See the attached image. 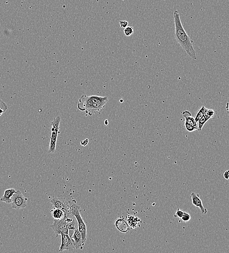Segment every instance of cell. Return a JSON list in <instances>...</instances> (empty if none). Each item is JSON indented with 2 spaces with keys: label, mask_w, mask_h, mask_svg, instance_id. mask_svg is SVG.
Instances as JSON below:
<instances>
[{
  "label": "cell",
  "mask_w": 229,
  "mask_h": 253,
  "mask_svg": "<svg viewBox=\"0 0 229 253\" xmlns=\"http://www.w3.org/2000/svg\"><path fill=\"white\" fill-rule=\"evenodd\" d=\"M223 177L226 180H228L229 178V170H227L224 172Z\"/></svg>",
  "instance_id": "obj_25"
},
{
  "label": "cell",
  "mask_w": 229,
  "mask_h": 253,
  "mask_svg": "<svg viewBox=\"0 0 229 253\" xmlns=\"http://www.w3.org/2000/svg\"><path fill=\"white\" fill-rule=\"evenodd\" d=\"M70 238H71L72 242L74 243L76 249H78L81 250L82 249L84 244L83 242L81 234L79 231L78 228L75 230L74 233L72 234V236L70 237Z\"/></svg>",
  "instance_id": "obj_12"
},
{
  "label": "cell",
  "mask_w": 229,
  "mask_h": 253,
  "mask_svg": "<svg viewBox=\"0 0 229 253\" xmlns=\"http://www.w3.org/2000/svg\"><path fill=\"white\" fill-rule=\"evenodd\" d=\"M214 113L215 112H214V111L213 109H209L205 108L204 116L209 120H210V119L213 118L214 115Z\"/></svg>",
  "instance_id": "obj_18"
},
{
  "label": "cell",
  "mask_w": 229,
  "mask_h": 253,
  "mask_svg": "<svg viewBox=\"0 0 229 253\" xmlns=\"http://www.w3.org/2000/svg\"><path fill=\"white\" fill-rule=\"evenodd\" d=\"M205 106H202L198 109V111L196 113L195 116H194V119H195V121L196 123L198 122V121L200 120V119L203 116L204 114V112H205Z\"/></svg>",
  "instance_id": "obj_17"
},
{
  "label": "cell",
  "mask_w": 229,
  "mask_h": 253,
  "mask_svg": "<svg viewBox=\"0 0 229 253\" xmlns=\"http://www.w3.org/2000/svg\"><path fill=\"white\" fill-rule=\"evenodd\" d=\"M184 212L182 210L180 209L179 208H178L177 209V211H176V212H175V214H174V218H177V217H178V218L181 219V217H182V216H183V215Z\"/></svg>",
  "instance_id": "obj_23"
},
{
  "label": "cell",
  "mask_w": 229,
  "mask_h": 253,
  "mask_svg": "<svg viewBox=\"0 0 229 253\" xmlns=\"http://www.w3.org/2000/svg\"><path fill=\"white\" fill-rule=\"evenodd\" d=\"M115 225L116 228L122 232H127L129 230V225L123 219H117L115 222Z\"/></svg>",
  "instance_id": "obj_14"
},
{
  "label": "cell",
  "mask_w": 229,
  "mask_h": 253,
  "mask_svg": "<svg viewBox=\"0 0 229 253\" xmlns=\"http://www.w3.org/2000/svg\"><path fill=\"white\" fill-rule=\"evenodd\" d=\"M51 227L56 234L57 237L61 234H69V229L65 221V216L60 220L54 219V222L51 225Z\"/></svg>",
  "instance_id": "obj_7"
},
{
  "label": "cell",
  "mask_w": 229,
  "mask_h": 253,
  "mask_svg": "<svg viewBox=\"0 0 229 253\" xmlns=\"http://www.w3.org/2000/svg\"><path fill=\"white\" fill-rule=\"evenodd\" d=\"M88 139H86V140H84L82 141L81 142V145L83 146H86V145H87L88 144Z\"/></svg>",
  "instance_id": "obj_26"
},
{
  "label": "cell",
  "mask_w": 229,
  "mask_h": 253,
  "mask_svg": "<svg viewBox=\"0 0 229 253\" xmlns=\"http://www.w3.org/2000/svg\"><path fill=\"white\" fill-rule=\"evenodd\" d=\"M61 244L60 247L59 252L64 250L72 251L76 249L72 239L69 234H61Z\"/></svg>",
  "instance_id": "obj_9"
},
{
  "label": "cell",
  "mask_w": 229,
  "mask_h": 253,
  "mask_svg": "<svg viewBox=\"0 0 229 253\" xmlns=\"http://www.w3.org/2000/svg\"><path fill=\"white\" fill-rule=\"evenodd\" d=\"M175 31L174 37L178 44L187 53L191 59L195 60L197 58L195 51L193 46V41L187 34L184 28L180 19V14L177 11L173 12Z\"/></svg>",
  "instance_id": "obj_1"
},
{
  "label": "cell",
  "mask_w": 229,
  "mask_h": 253,
  "mask_svg": "<svg viewBox=\"0 0 229 253\" xmlns=\"http://www.w3.org/2000/svg\"><path fill=\"white\" fill-rule=\"evenodd\" d=\"M208 121H209L208 120L205 118V116L203 115V116L200 119V120L197 122L198 131H201L202 130L203 126Z\"/></svg>",
  "instance_id": "obj_19"
},
{
  "label": "cell",
  "mask_w": 229,
  "mask_h": 253,
  "mask_svg": "<svg viewBox=\"0 0 229 253\" xmlns=\"http://www.w3.org/2000/svg\"><path fill=\"white\" fill-rule=\"evenodd\" d=\"M182 114L185 118L184 126L187 131L191 132L198 130L197 123L195 121L190 112L188 110H185L182 112Z\"/></svg>",
  "instance_id": "obj_6"
},
{
  "label": "cell",
  "mask_w": 229,
  "mask_h": 253,
  "mask_svg": "<svg viewBox=\"0 0 229 253\" xmlns=\"http://www.w3.org/2000/svg\"><path fill=\"white\" fill-rule=\"evenodd\" d=\"M61 118L57 116L54 118L51 123L52 127L51 128V135L49 142L48 153H53L55 152L56 150V143L57 140L58 135L59 134L60 125L61 122Z\"/></svg>",
  "instance_id": "obj_4"
},
{
  "label": "cell",
  "mask_w": 229,
  "mask_h": 253,
  "mask_svg": "<svg viewBox=\"0 0 229 253\" xmlns=\"http://www.w3.org/2000/svg\"><path fill=\"white\" fill-rule=\"evenodd\" d=\"M65 220L69 229V235L70 237L75 230L78 228L77 220L73 215L70 213L65 214Z\"/></svg>",
  "instance_id": "obj_10"
},
{
  "label": "cell",
  "mask_w": 229,
  "mask_h": 253,
  "mask_svg": "<svg viewBox=\"0 0 229 253\" xmlns=\"http://www.w3.org/2000/svg\"><path fill=\"white\" fill-rule=\"evenodd\" d=\"M16 191V190L14 188H11L6 189L4 192V194L0 199V201L7 203L8 204H11V197Z\"/></svg>",
  "instance_id": "obj_13"
},
{
  "label": "cell",
  "mask_w": 229,
  "mask_h": 253,
  "mask_svg": "<svg viewBox=\"0 0 229 253\" xmlns=\"http://www.w3.org/2000/svg\"><path fill=\"white\" fill-rule=\"evenodd\" d=\"M52 205L54 208L62 210L65 212V214L68 213L70 209V201L62 197L53 198L51 200Z\"/></svg>",
  "instance_id": "obj_8"
},
{
  "label": "cell",
  "mask_w": 229,
  "mask_h": 253,
  "mask_svg": "<svg viewBox=\"0 0 229 253\" xmlns=\"http://www.w3.org/2000/svg\"><path fill=\"white\" fill-rule=\"evenodd\" d=\"M128 224L132 228H135L137 226H140L139 223L142 222L141 220L138 217H135L131 216L127 219Z\"/></svg>",
  "instance_id": "obj_15"
},
{
  "label": "cell",
  "mask_w": 229,
  "mask_h": 253,
  "mask_svg": "<svg viewBox=\"0 0 229 253\" xmlns=\"http://www.w3.org/2000/svg\"><path fill=\"white\" fill-rule=\"evenodd\" d=\"M109 101L108 96L83 95L79 98L77 108L89 115L101 114Z\"/></svg>",
  "instance_id": "obj_2"
},
{
  "label": "cell",
  "mask_w": 229,
  "mask_h": 253,
  "mask_svg": "<svg viewBox=\"0 0 229 253\" xmlns=\"http://www.w3.org/2000/svg\"><path fill=\"white\" fill-rule=\"evenodd\" d=\"M51 212L52 217L54 218V220H60L64 218L65 216V213L63 210L54 207L51 210Z\"/></svg>",
  "instance_id": "obj_16"
},
{
  "label": "cell",
  "mask_w": 229,
  "mask_h": 253,
  "mask_svg": "<svg viewBox=\"0 0 229 253\" xmlns=\"http://www.w3.org/2000/svg\"><path fill=\"white\" fill-rule=\"evenodd\" d=\"M8 107L5 102L0 99V116H2L7 111Z\"/></svg>",
  "instance_id": "obj_20"
},
{
  "label": "cell",
  "mask_w": 229,
  "mask_h": 253,
  "mask_svg": "<svg viewBox=\"0 0 229 253\" xmlns=\"http://www.w3.org/2000/svg\"><path fill=\"white\" fill-rule=\"evenodd\" d=\"M191 198L192 204L195 206L196 208H200L201 213L202 214H206L207 213V210L204 208L201 199L200 198V194H196L195 192L191 193Z\"/></svg>",
  "instance_id": "obj_11"
},
{
  "label": "cell",
  "mask_w": 229,
  "mask_h": 253,
  "mask_svg": "<svg viewBox=\"0 0 229 253\" xmlns=\"http://www.w3.org/2000/svg\"><path fill=\"white\" fill-rule=\"evenodd\" d=\"M28 199L20 191L17 190L11 197V208L17 210L24 208L28 205Z\"/></svg>",
  "instance_id": "obj_5"
},
{
  "label": "cell",
  "mask_w": 229,
  "mask_h": 253,
  "mask_svg": "<svg viewBox=\"0 0 229 253\" xmlns=\"http://www.w3.org/2000/svg\"><path fill=\"white\" fill-rule=\"evenodd\" d=\"M119 24H120V25L121 28H127V26H128V21H120L119 22Z\"/></svg>",
  "instance_id": "obj_24"
},
{
  "label": "cell",
  "mask_w": 229,
  "mask_h": 253,
  "mask_svg": "<svg viewBox=\"0 0 229 253\" xmlns=\"http://www.w3.org/2000/svg\"><path fill=\"white\" fill-rule=\"evenodd\" d=\"M181 220L184 222H188L190 221L191 219V217L189 213L187 212H184L183 215L182 216V217L181 218Z\"/></svg>",
  "instance_id": "obj_22"
},
{
  "label": "cell",
  "mask_w": 229,
  "mask_h": 253,
  "mask_svg": "<svg viewBox=\"0 0 229 253\" xmlns=\"http://www.w3.org/2000/svg\"><path fill=\"white\" fill-rule=\"evenodd\" d=\"M70 209L67 214H71L75 217L78 224V229L81 234L83 242L85 244L87 240V226L80 214L81 211L80 206L76 204V202L73 199L70 201Z\"/></svg>",
  "instance_id": "obj_3"
},
{
  "label": "cell",
  "mask_w": 229,
  "mask_h": 253,
  "mask_svg": "<svg viewBox=\"0 0 229 253\" xmlns=\"http://www.w3.org/2000/svg\"><path fill=\"white\" fill-rule=\"evenodd\" d=\"M124 33L126 36H131L134 33V29L131 26H127L124 29Z\"/></svg>",
  "instance_id": "obj_21"
}]
</instances>
